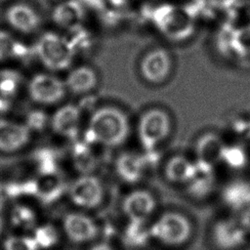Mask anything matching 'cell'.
Segmentation results:
<instances>
[{
	"mask_svg": "<svg viewBox=\"0 0 250 250\" xmlns=\"http://www.w3.org/2000/svg\"><path fill=\"white\" fill-rule=\"evenodd\" d=\"M88 131L91 140L97 144L114 147L126 141L129 120L121 109L115 106H103L92 113Z\"/></svg>",
	"mask_w": 250,
	"mask_h": 250,
	"instance_id": "6da1fadb",
	"label": "cell"
},
{
	"mask_svg": "<svg viewBox=\"0 0 250 250\" xmlns=\"http://www.w3.org/2000/svg\"><path fill=\"white\" fill-rule=\"evenodd\" d=\"M33 52L44 66L59 71L70 66L75 48L67 38L55 32H46L36 42Z\"/></svg>",
	"mask_w": 250,
	"mask_h": 250,
	"instance_id": "7a4b0ae2",
	"label": "cell"
},
{
	"mask_svg": "<svg viewBox=\"0 0 250 250\" xmlns=\"http://www.w3.org/2000/svg\"><path fill=\"white\" fill-rule=\"evenodd\" d=\"M153 21L158 29L173 40H184L194 30L193 12L187 7L162 5L154 11Z\"/></svg>",
	"mask_w": 250,
	"mask_h": 250,
	"instance_id": "3957f363",
	"label": "cell"
},
{
	"mask_svg": "<svg viewBox=\"0 0 250 250\" xmlns=\"http://www.w3.org/2000/svg\"><path fill=\"white\" fill-rule=\"evenodd\" d=\"M170 131L171 119L169 114L157 107L144 112L138 122L139 140L147 150H152L161 144L168 137Z\"/></svg>",
	"mask_w": 250,
	"mask_h": 250,
	"instance_id": "277c9868",
	"label": "cell"
},
{
	"mask_svg": "<svg viewBox=\"0 0 250 250\" xmlns=\"http://www.w3.org/2000/svg\"><path fill=\"white\" fill-rule=\"evenodd\" d=\"M150 236L167 245H180L189 236L191 228L188 218L178 212L164 213L149 228Z\"/></svg>",
	"mask_w": 250,
	"mask_h": 250,
	"instance_id": "5b68a950",
	"label": "cell"
},
{
	"mask_svg": "<svg viewBox=\"0 0 250 250\" xmlns=\"http://www.w3.org/2000/svg\"><path fill=\"white\" fill-rule=\"evenodd\" d=\"M65 92L64 81L49 73H38L28 83L30 98L41 104H54L61 102Z\"/></svg>",
	"mask_w": 250,
	"mask_h": 250,
	"instance_id": "8992f818",
	"label": "cell"
},
{
	"mask_svg": "<svg viewBox=\"0 0 250 250\" xmlns=\"http://www.w3.org/2000/svg\"><path fill=\"white\" fill-rule=\"evenodd\" d=\"M104 189L99 178L83 174L73 181L68 188L70 200L77 206L83 208H94L101 204Z\"/></svg>",
	"mask_w": 250,
	"mask_h": 250,
	"instance_id": "52a82bcc",
	"label": "cell"
},
{
	"mask_svg": "<svg viewBox=\"0 0 250 250\" xmlns=\"http://www.w3.org/2000/svg\"><path fill=\"white\" fill-rule=\"evenodd\" d=\"M172 58L164 48H155L148 51L140 62L142 77L148 83L160 84L170 75Z\"/></svg>",
	"mask_w": 250,
	"mask_h": 250,
	"instance_id": "ba28073f",
	"label": "cell"
},
{
	"mask_svg": "<svg viewBox=\"0 0 250 250\" xmlns=\"http://www.w3.org/2000/svg\"><path fill=\"white\" fill-rule=\"evenodd\" d=\"M225 143L222 138L214 133L201 136L195 145V164L198 168L211 170L223 161Z\"/></svg>",
	"mask_w": 250,
	"mask_h": 250,
	"instance_id": "9c48e42d",
	"label": "cell"
},
{
	"mask_svg": "<svg viewBox=\"0 0 250 250\" xmlns=\"http://www.w3.org/2000/svg\"><path fill=\"white\" fill-rule=\"evenodd\" d=\"M246 233L240 222L230 219L217 222L212 231L215 244L223 250H233L242 246L246 241Z\"/></svg>",
	"mask_w": 250,
	"mask_h": 250,
	"instance_id": "30bf717a",
	"label": "cell"
},
{
	"mask_svg": "<svg viewBox=\"0 0 250 250\" xmlns=\"http://www.w3.org/2000/svg\"><path fill=\"white\" fill-rule=\"evenodd\" d=\"M52 130L63 138L74 139L81 124V111L75 104H65L58 108L51 117Z\"/></svg>",
	"mask_w": 250,
	"mask_h": 250,
	"instance_id": "8fae6325",
	"label": "cell"
},
{
	"mask_svg": "<svg viewBox=\"0 0 250 250\" xmlns=\"http://www.w3.org/2000/svg\"><path fill=\"white\" fill-rule=\"evenodd\" d=\"M30 132L23 123L0 119V151L14 152L22 148L30 140Z\"/></svg>",
	"mask_w": 250,
	"mask_h": 250,
	"instance_id": "7c38bea8",
	"label": "cell"
},
{
	"mask_svg": "<svg viewBox=\"0 0 250 250\" xmlns=\"http://www.w3.org/2000/svg\"><path fill=\"white\" fill-rule=\"evenodd\" d=\"M152 194L144 189L130 192L123 200L122 208L129 220H146L155 208Z\"/></svg>",
	"mask_w": 250,
	"mask_h": 250,
	"instance_id": "4fadbf2b",
	"label": "cell"
},
{
	"mask_svg": "<svg viewBox=\"0 0 250 250\" xmlns=\"http://www.w3.org/2000/svg\"><path fill=\"white\" fill-rule=\"evenodd\" d=\"M63 229L71 241L86 242L93 239L98 229L95 222L81 213H70L64 217Z\"/></svg>",
	"mask_w": 250,
	"mask_h": 250,
	"instance_id": "5bb4252c",
	"label": "cell"
},
{
	"mask_svg": "<svg viewBox=\"0 0 250 250\" xmlns=\"http://www.w3.org/2000/svg\"><path fill=\"white\" fill-rule=\"evenodd\" d=\"M6 20L11 26L22 33L34 31L40 23V18L35 10L23 3L10 6L6 11Z\"/></svg>",
	"mask_w": 250,
	"mask_h": 250,
	"instance_id": "9a60e30c",
	"label": "cell"
},
{
	"mask_svg": "<svg viewBox=\"0 0 250 250\" xmlns=\"http://www.w3.org/2000/svg\"><path fill=\"white\" fill-rule=\"evenodd\" d=\"M54 22L62 28L73 31L80 27L84 19V9L79 0H66L53 11Z\"/></svg>",
	"mask_w": 250,
	"mask_h": 250,
	"instance_id": "2e32d148",
	"label": "cell"
},
{
	"mask_svg": "<svg viewBox=\"0 0 250 250\" xmlns=\"http://www.w3.org/2000/svg\"><path fill=\"white\" fill-rule=\"evenodd\" d=\"M115 170L124 182L134 184L143 178L146 170V160L139 154L123 153L116 159Z\"/></svg>",
	"mask_w": 250,
	"mask_h": 250,
	"instance_id": "e0dca14e",
	"label": "cell"
},
{
	"mask_svg": "<svg viewBox=\"0 0 250 250\" xmlns=\"http://www.w3.org/2000/svg\"><path fill=\"white\" fill-rule=\"evenodd\" d=\"M64 83L66 90L73 94L82 95L91 92L97 86L98 78L92 67L80 65L69 71Z\"/></svg>",
	"mask_w": 250,
	"mask_h": 250,
	"instance_id": "ac0fdd59",
	"label": "cell"
},
{
	"mask_svg": "<svg viewBox=\"0 0 250 250\" xmlns=\"http://www.w3.org/2000/svg\"><path fill=\"white\" fill-rule=\"evenodd\" d=\"M197 172L195 162L190 161L183 155L171 157L164 168V174L167 180L175 184H188Z\"/></svg>",
	"mask_w": 250,
	"mask_h": 250,
	"instance_id": "d6986e66",
	"label": "cell"
},
{
	"mask_svg": "<svg viewBox=\"0 0 250 250\" xmlns=\"http://www.w3.org/2000/svg\"><path fill=\"white\" fill-rule=\"evenodd\" d=\"M35 182V194L44 203H51L61 197L64 191V184L57 173L40 175Z\"/></svg>",
	"mask_w": 250,
	"mask_h": 250,
	"instance_id": "ffe728a7",
	"label": "cell"
},
{
	"mask_svg": "<svg viewBox=\"0 0 250 250\" xmlns=\"http://www.w3.org/2000/svg\"><path fill=\"white\" fill-rule=\"evenodd\" d=\"M225 202L232 209H246L250 207V185L234 183L229 186L224 192Z\"/></svg>",
	"mask_w": 250,
	"mask_h": 250,
	"instance_id": "44dd1931",
	"label": "cell"
},
{
	"mask_svg": "<svg viewBox=\"0 0 250 250\" xmlns=\"http://www.w3.org/2000/svg\"><path fill=\"white\" fill-rule=\"evenodd\" d=\"M150 236V229L146 224V220H130L126 226L123 240L131 247L144 246Z\"/></svg>",
	"mask_w": 250,
	"mask_h": 250,
	"instance_id": "7402d4cb",
	"label": "cell"
},
{
	"mask_svg": "<svg viewBox=\"0 0 250 250\" xmlns=\"http://www.w3.org/2000/svg\"><path fill=\"white\" fill-rule=\"evenodd\" d=\"M28 51L22 43L17 41L10 33L0 30V61L14 58L23 59Z\"/></svg>",
	"mask_w": 250,
	"mask_h": 250,
	"instance_id": "603a6c76",
	"label": "cell"
},
{
	"mask_svg": "<svg viewBox=\"0 0 250 250\" xmlns=\"http://www.w3.org/2000/svg\"><path fill=\"white\" fill-rule=\"evenodd\" d=\"M212 188L211 170H204L197 167V172L193 179L188 183L189 192L196 196H205Z\"/></svg>",
	"mask_w": 250,
	"mask_h": 250,
	"instance_id": "cb8c5ba5",
	"label": "cell"
},
{
	"mask_svg": "<svg viewBox=\"0 0 250 250\" xmlns=\"http://www.w3.org/2000/svg\"><path fill=\"white\" fill-rule=\"evenodd\" d=\"M12 224L23 229H30L34 227L36 217L32 209L24 205H18L12 211Z\"/></svg>",
	"mask_w": 250,
	"mask_h": 250,
	"instance_id": "d4e9b609",
	"label": "cell"
},
{
	"mask_svg": "<svg viewBox=\"0 0 250 250\" xmlns=\"http://www.w3.org/2000/svg\"><path fill=\"white\" fill-rule=\"evenodd\" d=\"M21 83L20 75L13 70H4L0 72V95L9 99L19 90Z\"/></svg>",
	"mask_w": 250,
	"mask_h": 250,
	"instance_id": "484cf974",
	"label": "cell"
},
{
	"mask_svg": "<svg viewBox=\"0 0 250 250\" xmlns=\"http://www.w3.org/2000/svg\"><path fill=\"white\" fill-rule=\"evenodd\" d=\"M58 231L51 225H45L39 227L34 231V239L39 247L50 248L58 242Z\"/></svg>",
	"mask_w": 250,
	"mask_h": 250,
	"instance_id": "4316f807",
	"label": "cell"
},
{
	"mask_svg": "<svg viewBox=\"0 0 250 250\" xmlns=\"http://www.w3.org/2000/svg\"><path fill=\"white\" fill-rule=\"evenodd\" d=\"M38 248L39 245L34 237L29 236H11L4 242L5 250H38Z\"/></svg>",
	"mask_w": 250,
	"mask_h": 250,
	"instance_id": "83f0119b",
	"label": "cell"
},
{
	"mask_svg": "<svg viewBox=\"0 0 250 250\" xmlns=\"http://www.w3.org/2000/svg\"><path fill=\"white\" fill-rule=\"evenodd\" d=\"M223 161L233 168H240L246 162V154L240 146H225Z\"/></svg>",
	"mask_w": 250,
	"mask_h": 250,
	"instance_id": "f1b7e54d",
	"label": "cell"
},
{
	"mask_svg": "<svg viewBox=\"0 0 250 250\" xmlns=\"http://www.w3.org/2000/svg\"><path fill=\"white\" fill-rule=\"evenodd\" d=\"M47 114L40 109H34L27 113L25 117V125L30 131H42L48 124Z\"/></svg>",
	"mask_w": 250,
	"mask_h": 250,
	"instance_id": "f546056e",
	"label": "cell"
},
{
	"mask_svg": "<svg viewBox=\"0 0 250 250\" xmlns=\"http://www.w3.org/2000/svg\"><path fill=\"white\" fill-rule=\"evenodd\" d=\"M233 46L241 55L250 53V27L236 31L233 37Z\"/></svg>",
	"mask_w": 250,
	"mask_h": 250,
	"instance_id": "4dcf8cb0",
	"label": "cell"
},
{
	"mask_svg": "<svg viewBox=\"0 0 250 250\" xmlns=\"http://www.w3.org/2000/svg\"><path fill=\"white\" fill-rule=\"evenodd\" d=\"M238 137L247 145L250 146V121H238L234 127Z\"/></svg>",
	"mask_w": 250,
	"mask_h": 250,
	"instance_id": "1f68e13d",
	"label": "cell"
},
{
	"mask_svg": "<svg viewBox=\"0 0 250 250\" xmlns=\"http://www.w3.org/2000/svg\"><path fill=\"white\" fill-rule=\"evenodd\" d=\"M239 222L242 225V227L245 229V230L247 232L248 231L250 232V207L244 209Z\"/></svg>",
	"mask_w": 250,
	"mask_h": 250,
	"instance_id": "d6a6232c",
	"label": "cell"
},
{
	"mask_svg": "<svg viewBox=\"0 0 250 250\" xmlns=\"http://www.w3.org/2000/svg\"><path fill=\"white\" fill-rule=\"evenodd\" d=\"M9 107H10L9 99L0 95V115L5 113L9 109Z\"/></svg>",
	"mask_w": 250,
	"mask_h": 250,
	"instance_id": "836d02e7",
	"label": "cell"
},
{
	"mask_svg": "<svg viewBox=\"0 0 250 250\" xmlns=\"http://www.w3.org/2000/svg\"><path fill=\"white\" fill-rule=\"evenodd\" d=\"M90 250H112V249L106 243H99V244H96L95 246H93Z\"/></svg>",
	"mask_w": 250,
	"mask_h": 250,
	"instance_id": "e575fe53",
	"label": "cell"
},
{
	"mask_svg": "<svg viewBox=\"0 0 250 250\" xmlns=\"http://www.w3.org/2000/svg\"><path fill=\"white\" fill-rule=\"evenodd\" d=\"M112 4L114 5H117V6H122V5H125L127 4L130 0H110Z\"/></svg>",
	"mask_w": 250,
	"mask_h": 250,
	"instance_id": "d590c367",
	"label": "cell"
},
{
	"mask_svg": "<svg viewBox=\"0 0 250 250\" xmlns=\"http://www.w3.org/2000/svg\"><path fill=\"white\" fill-rule=\"evenodd\" d=\"M2 228H3V219H2V217L0 215V232L2 230Z\"/></svg>",
	"mask_w": 250,
	"mask_h": 250,
	"instance_id": "8d00e7d4",
	"label": "cell"
},
{
	"mask_svg": "<svg viewBox=\"0 0 250 250\" xmlns=\"http://www.w3.org/2000/svg\"><path fill=\"white\" fill-rule=\"evenodd\" d=\"M1 1H5V0H0V2H1Z\"/></svg>",
	"mask_w": 250,
	"mask_h": 250,
	"instance_id": "74e56055",
	"label": "cell"
}]
</instances>
